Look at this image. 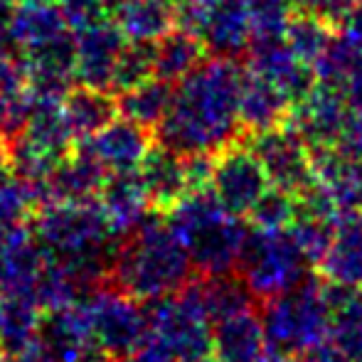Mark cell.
<instances>
[{
  "instance_id": "cell-1",
  "label": "cell",
  "mask_w": 362,
  "mask_h": 362,
  "mask_svg": "<svg viewBox=\"0 0 362 362\" xmlns=\"http://www.w3.org/2000/svg\"><path fill=\"white\" fill-rule=\"evenodd\" d=\"M244 69L239 59H202L175 86V99L168 116L153 129L158 146L177 156H217L227 146L242 141L239 124V89Z\"/></svg>"
},
{
  "instance_id": "cell-2",
  "label": "cell",
  "mask_w": 362,
  "mask_h": 362,
  "mask_svg": "<svg viewBox=\"0 0 362 362\" xmlns=\"http://www.w3.org/2000/svg\"><path fill=\"white\" fill-rule=\"evenodd\" d=\"M195 276L190 254L165 222L163 212L148 215L121 237L106 284L141 303L177 293Z\"/></svg>"
},
{
  "instance_id": "cell-3",
  "label": "cell",
  "mask_w": 362,
  "mask_h": 362,
  "mask_svg": "<svg viewBox=\"0 0 362 362\" xmlns=\"http://www.w3.org/2000/svg\"><path fill=\"white\" fill-rule=\"evenodd\" d=\"M165 222L187 249L200 276L237 272L249 224L224 210L210 185L187 192L165 212Z\"/></svg>"
},
{
  "instance_id": "cell-4",
  "label": "cell",
  "mask_w": 362,
  "mask_h": 362,
  "mask_svg": "<svg viewBox=\"0 0 362 362\" xmlns=\"http://www.w3.org/2000/svg\"><path fill=\"white\" fill-rule=\"evenodd\" d=\"M262 323L269 350L286 358H296L325 340L330 305L323 279L310 274L293 288L262 303Z\"/></svg>"
},
{
  "instance_id": "cell-5",
  "label": "cell",
  "mask_w": 362,
  "mask_h": 362,
  "mask_svg": "<svg viewBox=\"0 0 362 362\" xmlns=\"http://www.w3.org/2000/svg\"><path fill=\"white\" fill-rule=\"evenodd\" d=\"M308 267L310 262L291 229H257L249 224L237 272L259 305L310 276Z\"/></svg>"
},
{
  "instance_id": "cell-6",
  "label": "cell",
  "mask_w": 362,
  "mask_h": 362,
  "mask_svg": "<svg viewBox=\"0 0 362 362\" xmlns=\"http://www.w3.org/2000/svg\"><path fill=\"white\" fill-rule=\"evenodd\" d=\"M146 310L148 330L177 362H205L212 358V323L190 288V281L177 293L151 300Z\"/></svg>"
},
{
  "instance_id": "cell-7",
  "label": "cell",
  "mask_w": 362,
  "mask_h": 362,
  "mask_svg": "<svg viewBox=\"0 0 362 362\" xmlns=\"http://www.w3.org/2000/svg\"><path fill=\"white\" fill-rule=\"evenodd\" d=\"M96 348L109 362H126L141 340L148 335V310L141 300L111 288L99 286L86 298Z\"/></svg>"
},
{
  "instance_id": "cell-8",
  "label": "cell",
  "mask_w": 362,
  "mask_h": 362,
  "mask_svg": "<svg viewBox=\"0 0 362 362\" xmlns=\"http://www.w3.org/2000/svg\"><path fill=\"white\" fill-rule=\"evenodd\" d=\"M247 144L262 163L272 187L300 197L315 185L308 146L286 124L264 134L247 136Z\"/></svg>"
},
{
  "instance_id": "cell-9",
  "label": "cell",
  "mask_w": 362,
  "mask_h": 362,
  "mask_svg": "<svg viewBox=\"0 0 362 362\" xmlns=\"http://www.w3.org/2000/svg\"><path fill=\"white\" fill-rule=\"evenodd\" d=\"M210 187L219 205L237 217H247L254 202L267 192L269 177L259 158L249 148L247 136L215 156Z\"/></svg>"
},
{
  "instance_id": "cell-10",
  "label": "cell",
  "mask_w": 362,
  "mask_h": 362,
  "mask_svg": "<svg viewBox=\"0 0 362 362\" xmlns=\"http://www.w3.org/2000/svg\"><path fill=\"white\" fill-rule=\"evenodd\" d=\"M353 114L348 96L340 86L315 81L300 101L291 104L286 126L305 141V146L340 144Z\"/></svg>"
},
{
  "instance_id": "cell-11",
  "label": "cell",
  "mask_w": 362,
  "mask_h": 362,
  "mask_svg": "<svg viewBox=\"0 0 362 362\" xmlns=\"http://www.w3.org/2000/svg\"><path fill=\"white\" fill-rule=\"evenodd\" d=\"M129 45L114 20L96 18L74 33V76L79 84L111 91L116 62ZM114 94V91H111Z\"/></svg>"
},
{
  "instance_id": "cell-12",
  "label": "cell",
  "mask_w": 362,
  "mask_h": 362,
  "mask_svg": "<svg viewBox=\"0 0 362 362\" xmlns=\"http://www.w3.org/2000/svg\"><path fill=\"white\" fill-rule=\"evenodd\" d=\"M247 62L249 72L279 86L291 104L303 99L315 84L313 67L300 62L284 37L252 40L247 47Z\"/></svg>"
},
{
  "instance_id": "cell-13",
  "label": "cell",
  "mask_w": 362,
  "mask_h": 362,
  "mask_svg": "<svg viewBox=\"0 0 362 362\" xmlns=\"http://www.w3.org/2000/svg\"><path fill=\"white\" fill-rule=\"evenodd\" d=\"M94 153V158L106 168L109 173L119 170H136L141 160L148 156V151L156 144L153 131L146 126L136 124V121L126 119V116H116L111 119L104 129H99L89 139H79Z\"/></svg>"
},
{
  "instance_id": "cell-14",
  "label": "cell",
  "mask_w": 362,
  "mask_h": 362,
  "mask_svg": "<svg viewBox=\"0 0 362 362\" xmlns=\"http://www.w3.org/2000/svg\"><path fill=\"white\" fill-rule=\"evenodd\" d=\"M136 170H139L141 180H144L151 207L156 212H163V215L192 190L185 158L177 156L175 151H170L165 146L153 144V148L148 151V156L141 160V165Z\"/></svg>"
},
{
  "instance_id": "cell-15",
  "label": "cell",
  "mask_w": 362,
  "mask_h": 362,
  "mask_svg": "<svg viewBox=\"0 0 362 362\" xmlns=\"http://www.w3.org/2000/svg\"><path fill=\"white\" fill-rule=\"evenodd\" d=\"M200 37L215 57L242 59L252 42V23L244 0H217L205 13Z\"/></svg>"
},
{
  "instance_id": "cell-16",
  "label": "cell",
  "mask_w": 362,
  "mask_h": 362,
  "mask_svg": "<svg viewBox=\"0 0 362 362\" xmlns=\"http://www.w3.org/2000/svg\"><path fill=\"white\" fill-rule=\"evenodd\" d=\"M74 144L76 146H72L59 158L52 175L47 177L52 202H74L96 197L106 175H109V170L96 160L89 148L79 141H74Z\"/></svg>"
},
{
  "instance_id": "cell-17",
  "label": "cell",
  "mask_w": 362,
  "mask_h": 362,
  "mask_svg": "<svg viewBox=\"0 0 362 362\" xmlns=\"http://www.w3.org/2000/svg\"><path fill=\"white\" fill-rule=\"evenodd\" d=\"M318 272L323 281L362 288V210L338 217L333 242L320 259Z\"/></svg>"
},
{
  "instance_id": "cell-18",
  "label": "cell",
  "mask_w": 362,
  "mask_h": 362,
  "mask_svg": "<svg viewBox=\"0 0 362 362\" xmlns=\"http://www.w3.org/2000/svg\"><path fill=\"white\" fill-rule=\"evenodd\" d=\"M267 333L257 308L212 323V360L259 362L267 355Z\"/></svg>"
},
{
  "instance_id": "cell-19",
  "label": "cell",
  "mask_w": 362,
  "mask_h": 362,
  "mask_svg": "<svg viewBox=\"0 0 362 362\" xmlns=\"http://www.w3.org/2000/svg\"><path fill=\"white\" fill-rule=\"evenodd\" d=\"M291 101L279 86L247 69L239 89V124L244 134H264L286 124Z\"/></svg>"
},
{
  "instance_id": "cell-20",
  "label": "cell",
  "mask_w": 362,
  "mask_h": 362,
  "mask_svg": "<svg viewBox=\"0 0 362 362\" xmlns=\"http://www.w3.org/2000/svg\"><path fill=\"white\" fill-rule=\"evenodd\" d=\"M96 197H99L106 219L119 237L129 234L153 210L139 170L109 173Z\"/></svg>"
},
{
  "instance_id": "cell-21",
  "label": "cell",
  "mask_w": 362,
  "mask_h": 362,
  "mask_svg": "<svg viewBox=\"0 0 362 362\" xmlns=\"http://www.w3.org/2000/svg\"><path fill=\"white\" fill-rule=\"evenodd\" d=\"M325 284V298L330 305L328 340L333 348L353 362H362V288Z\"/></svg>"
},
{
  "instance_id": "cell-22",
  "label": "cell",
  "mask_w": 362,
  "mask_h": 362,
  "mask_svg": "<svg viewBox=\"0 0 362 362\" xmlns=\"http://www.w3.org/2000/svg\"><path fill=\"white\" fill-rule=\"evenodd\" d=\"M190 288L195 291L202 310L210 318V323H217L229 315L244 313V310L257 308V298L252 296L247 281L239 276V272L215 274V276H195L190 279Z\"/></svg>"
},
{
  "instance_id": "cell-23",
  "label": "cell",
  "mask_w": 362,
  "mask_h": 362,
  "mask_svg": "<svg viewBox=\"0 0 362 362\" xmlns=\"http://www.w3.org/2000/svg\"><path fill=\"white\" fill-rule=\"evenodd\" d=\"M69 33L62 8L54 3H18L10 25V45L23 54L52 42Z\"/></svg>"
},
{
  "instance_id": "cell-24",
  "label": "cell",
  "mask_w": 362,
  "mask_h": 362,
  "mask_svg": "<svg viewBox=\"0 0 362 362\" xmlns=\"http://www.w3.org/2000/svg\"><path fill=\"white\" fill-rule=\"evenodd\" d=\"M205 54L207 47L200 35L173 28L170 33H165L151 45L153 76L177 84L182 76H187L205 59Z\"/></svg>"
},
{
  "instance_id": "cell-25",
  "label": "cell",
  "mask_w": 362,
  "mask_h": 362,
  "mask_svg": "<svg viewBox=\"0 0 362 362\" xmlns=\"http://www.w3.org/2000/svg\"><path fill=\"white\" fill-rule=\"evenodd\" d=\"M114 23L129 42H156L175 28V0H124L114 8Z\"/></svg>"
},
{
  "instance_id": "cell-26",
  "label": "cell",
  "mask_w": 362,
  "mask_h": 362,
  "mask_svg": "<svg viewBox=\"0 0 362 362\" xmlns=\"http://www.w3.org/2000/svg\"><path fill=\"white\" fill-rule=\"evenodd\" d=\"M62 111L67 116V124L74 134V141L89 139L99 129H104L111 119L119 116L116 96L106 89L96 86H72L62 99Z\"/></svg>"
},
{
  "instance_id": "cell-27",
  "label": "cell",
  "mask_w": 362,
  "mask_h": 362,
  "mask_svg": "<svg viewBox=\"0 0 362 362\" xmlns=\"http://www.w3.org/2000/svg\"><path fill=\"white\" fill-rule=\"evenodd\" d=\"M173 99H175V84L158 79V76H148L139 84L119 91L116 106H119L121 116L153 131L168 116Z\"/></svg>"
},
{
  "instance_id": "cell-28",
  "label": "cell",
  "mask_w": 362,
  "mask_h": 362,
  "mask_svg": "<svg viewBox=\"0 0 362 362\" xmlns=\"http://www.w3.org/2000/svg\"><path fill=\"white\" fill-rule=\"evenodd\" d=\"M23 136L28 141H33L35 146L62 158L74 146V134L62 111V101L35 99L33 96V111H30V119Z\"/></svg>"
},
{
  "instance_id": "cell-29",
  "label": "cell",
  "mask_w": 362,
  "mask_h": 362,
  "mask_svg": "<svg viewBox=\"0 0 362 362\" xmlns=\"http://www.w3.org/2000/svg\"><path fill=\"white\" fill-rule=\"evenodd\" d=\"M40 315L42 310L30 293H5L3 320H0V350L10 360L35 338Z\"/></svg>"
},
{
  "instance_id": "cell-30",
  "label": "cell",
  "mask_w": 362,
  "mask_h": 362,
  "mask_svg": "<svg viewBox=\"0 0 362 362\" xmlns=\"http://www.w3.org/2000/svg\"><path fill=\"white\" fill-rule=\"evenodd\" d=\"M335 35V28L323 20L320 15L310 13V10H293L291 15L284 40L291 47V52L300 59V62L310 64L313 67L315 59L325 52V47L330 45Z\"/></svg>"
},
{
  "instance_id": "cell-31",
  "label": "cell",
  "mask_w": 362,
  "mask_h": 362,
  "mask_svg": "<svg viewBox=\"0 0 362 362\" xmlns=\"http://www.w3.org/2000/svg\"><path fill=\"white\" fill-rule=\"evenodd\" d=\"M296 215H298V197L269 185L247 217L249 224L257 229H288Z\"/></svg>"
},
{
  "instance_id": "cell-32",
  "label": "cell",
  "mask_w": 362,
  "mask_h": 362,
  "mask_svg": "<svg viewBox=\"0 0 362 362\" xmlns=\"http://www.w3.org/2000/svg\"><path fill=\"white\" fill-rule=\"evenodd\" d=\"M335 222L338 219H328V217H318V215H305V212H298L291 224V234L298 242V247L303 249L305 259L310 264L318 267L323 254L328 252L330 242H333L335 234Z\"/></svg>"
},
{
  "instance_id": "cell-33",
  "label": "cell",
  "mask_w": 362,
  "mask_h": 362,
  "mask_svg": "<svg viewBox=\"0 0 362 362\" xmlns=\"http://www.w3.org/2000/svg\"><path fill=\"white\" fill-rule=\"evenodd\" d=\"M252 23V40L284 37L293 15V0H244Z\"/></svg>"
},
{
  "instance_id": "cell-34",
  "label": "cell",
  "mask_w": 362,
  "mask_h": 362,
  "mask_svg": "<svg viewBox=\"0 0 362 362\" xmlns=\"http://www.w3.org/2000/svg\"><path fill=\"white\" fill-rule=\"evenodd\" d=\"M151 45L153 42H129L116 62L114 76H111V91L129 89L139 81L153 76V59H151Z\"/></svg>"
},
{
  "instance_id": "cell-35",
  "label": "cell",
  "mask_w": 362,
  "mask_h": 362,
  "mask_svg": "<svg viewBox=\"0 0 362 362\" xmlns=\"http://www.w3.org/2000/svg\"><path fill=\"white\" fill-rule=\"evenodd\" d=\"M30 89V69L25 54L0 47V96H13Z\"/></svg>"
},
{
  "instance_id": "cell-36",
  "label": "cell",
  "mask_w": 362,
  "mask_h": 362,
  "mask_svg": "<svg viewBox=\"0 0 362 362\" xmlns=\"http://www.w3.org/2000/svg\"><path fill=\"white\" fill-rule=\"evenodd\" d=\"M57 5L62 8L64 18L72 28H81V25L91 23L96 18H104V0H57Z\"/></svg>"
},
{
  "instance_id": "cell-37",
  "label": "cell",
  "mask_w": 362,
  "mask_h": 362,
  "mask_svg": "<svg viewBox=\"0 0 362 362\" xmlns=\"http://www.w3.org/2000/svg\"><path fill=\"white\" fill-rule=\"evenodd\" d=\"M10 362H72L67 355H62L57 348H52L49 343H45L42 338L35 335L18 355H15Z\"/></svg>"
},
{
  "instance_id": "cell-38",
  "label": "cell",
  "mask_w": 362,
  "mask_h": 362,
  "mask_svg": "<svg viewBox=\"0 0 362 362\" xmlns=\"http://www.w3.org/2000/svg\"><path fill=\"white\" fill-rule=\"evenodd\" d=\"M126 362H177V360L173 358L170 350L148 330V335L141 340V345L131 353V358Z\"/></svg>"
},
{
  "instance_id": "cell-39",
  "label": "cell",
  "mask_w": 362,
  "mask_h": 362,
  "mask_svg": "<svg viewBox=\"0 0 362 362\" xmlns=\"http://www.w3.org/2000/svg\"><path fill=\"white\" fill-rule=\"evenodd\" d=\"M340 146L362 158V109H353L348 126H345V134L340 139Z\"/></svg>"
},
{
  "instance_id": "cell-40",
  "label": "cell",
  "mask_w": 362,
  "mask_h": 362,
  "mask_svg": "<svg viewBox=\"0 0 362 362\" xmlns=\"http://www.w3.org/2000/svg\"><path fill=\"white\" fill-rule=\"evenodd\" d=\"M15 8H18L15 0H0V47L10 45V25H13Z\"/></svg>"
},
{
  "instance_id": "cell-41",
  "label": "cell",
  "mask_w": 362,
  "mask_h": 362,
  "mask_svg": "<svg viewBox=\"0 0 362 362\" xmlns=\"http://www.w3.org/2000/svg\"><path fill=\"white\" fill-rule=\"evenodd\" d=\"M13 180V158H10V144L0 139V187Z\"/></svg>"
},
{
  "instance_id": "cell-42",
  "label": "cell",
  "mask_w": 362,
  "mask_h": 362,
  "mask_svg": "<svg viewBox=\"0 0 362 362\" xmlns=\"http://www.w3.org/2000/svg\"><path fill=\"white\" fill-rule=\"evenodd\" d=\"M259 362H293V358H286V355L281 353H274V350H267V355H264Z\"/></svg>"
},
{
  "instance_id": "cell-43",
  "label": "cell",
  "mask_w": 362,
  "mask_h": 362,
  "mask_svg": "<svg viewBox=\"0 0 362 362\" xmlns=\"http://www.w3.org/2000/svg\"><path fill=\"white\" fill-rule=\"evenodd\" d=\"M296 10H310L315 5V0H293Z\"/></svg>"
},
{
  "instance_id": "cell-44",
  "label": "cell",
  "mask_w": 362,
  "mask_h": 362,
  "mask_svg": "<svg viewBox=\"0 0 362 362\" xmlns=\"http://www.w3.org/2000/svg\"><path fill=\"white\" fill-rule=\"evenodd\" d=\"M3 305H5V291L0 288V320H3Z\"/></svg>"
},
{
  "instance_id": "cell-45",
  "label": "cell",
  "mask_w": 362,
  "mask_h": 362,
  "mask_svg": "<svg viewBox=\"0 0 362 362\" xmlns=\"http://www.w3.org/2000/svg\"><path fill=\"white\" fill-rule=\"evenodd\" d=\"M119 3H124V0H104V5L106 8H116Z\"/></svg>"
},
{
  "instance_id": "cell-46",
  "label": "cell",
  "mask_w": 362,
  "mask_h": 362,
  "mask_svg": "<svg viewBox=\"0 0 362 362\" xmlns=\"http://www.w3.org/2000/svg\"><path fill=\"white\" fill-rule=\"evenodd\" d=\"M15 3H54V0H15Z\"/></svg>"
},
{
  "instance_id": "cell-47",
  "label": "cell",
  "mask_w": 362,
  "mask_h": 362,
  "mask_svg": "<svg viewBox=\"0 0 362 362\" xmlns=\"http://www.w3.org/2000/svg\"><path fill=\"white\" fill-rule=\"evenodd\" d=\"M205 362H215V360H212V358H210V360H205Z\"/></svg>"
}]
</instances>
